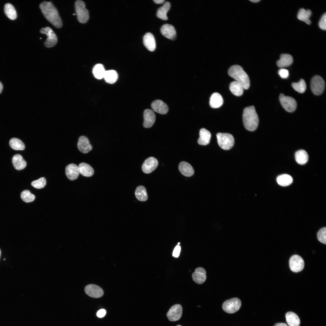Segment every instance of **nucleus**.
<instances>
[{
    "label": "nucleus",
    "mask_w": 326,
    "mask_h": 326,
    "mask_svg": "<svg viewBox=\"0 0 326 326\" xmlns=\"http://www.w3.org/2000/svg\"><path fill=\"white\" fill-rule=\"evenodd\" d=\"M40 8L45 18L57 28H60L62 23L57 9L51 2L44 1L40 5Z\"/></svg>",
    "instance_id": "1"
},
{
    "label": "nucleus",
    "mask_w": 326,
    "mask_h": 326,
    "mask_svg": "<svg viewBox=\"0 0 326 326\" xmlns=\"http://www.w3.org/2000/svg\"><path fill=\"white\" fill-rule=\"evenodd\" d=\"M244 126L246 129L253 131L257 128L259 123V118L254 106L245 108L242 115Z\"/></svg>",
    "instance_id": "2"
},
{
    "label": "nucleus",
    "mask_w": 326,
    "mask_h": 326,
    "mask_svg": "<svg viewBox=\"0 0 326 326\" xmlns=\"http://www.w3.org/2000/svg\"><path fill=\"white\" fill-rule=\"evenodd\" d=\"M229 75L240 84L244 89L247 90L250 86L249 77L242 68L238 65L231 66L228 71Z\"/></svg>",
    "instance_id": "3"
},
{
    "label": "nucleus",
    "mask_w": 326,
    "mask_h": 326,
    "mask_svg": "<svg viewBox=\"0 0 326 326\" xmlns=\"http://www.w3.org/2000/svg\"><path fill=\"white\" fill-rule=\"evenodd\" d=\"M219 146L225 150L230 149L234 144V139L231 134L228 133H219L216 134Z\"/></svg>",
    "instance_id": "4"
},
{
    "label": "nucleus",
    "mask_w": 326,
    "mask_h": 326,
    "mask_svg": "<svg viewBox=\"0 0 326 326\" xmlns=\"http://www.w3.org/2000/svg\"><path fill=\"white\" fill-rule=\"evenodd\" d=\"M75 7L79 22L83 24L87 22L89 18V12L85 8V2L82 0H77L75 3Z\"/></svg>",
    "instance_id": "5"
},
{
    "label": "nucleus",
    "mask_w": 326,
    "mask_h": 326,
    "mask_svg": "<svg viewBox=\"0 0 326 326\" xmlns=\"http://www.w3.org/2000/svg\"><path fill=\"white\" fill-rule=\"evenodd\" d=\"M325 86V82L320 76L315 75L312 78L310 87L312 92L315 95H319L321 94L324 91Z\"/></svg>",
    "instance_id": "6"
},
{
    "label": "nucleus",
    "mask_w": 326,
    "mask_h": 326,
    "mask_svg": "<svg viewBox=\"0 0 326 326\" xmlns=\"http://www.w3.org/2000/svg\"><path fill=\"white\" fill-rule=\"evenodd\" d=\"M241 306V302L240 299L237 298H234L228 299L225 301L222 305V307L223 310L229 313H233L240 308Z\"/></svg>",
    "instance_id": "7"
},
{
    "label": "nucleus",
    "mask_w": 326,
    "mask_h": 326,
    "mask_svg": "<svg viewBox=\"0 0 326 326\" xmlns=\"http://www.w3.org/2000/svg\"><path fill=\"white\" fill-rule=\"evenodd\" d=\"M279 100L283 107L287 111L293 112L296 109L297 103L295 100L292 97L281 94L280 95Z\"/></svg>",
    "instance_id": "8"
},
{
    "label": "nucleus",
    "mask_w": 326,
    "mask_h": 326,
    "mask_svg": "<svg viewBox=\"0 0 326 326\" xmlns=\"http://www.w3.org/2000/svg\"><path fill=\"white\" fill-rule=\"evenodd\" d=\"M41 33L46 35L47 38L44 43L45 46L50 48L54 46L57 42V36L52 29L49 27H43L40 30Z\"/></svg>",
    "instance_id": "9"
},
{
    "label": "nucleus",
    "mask_w": 326,
    "mask_h": 326,
    "mask_svg": "<svg viewBox=\"0 0 326 326\" xmlns=\"http://www.w3.org/2000/svg\"><path fill=\"white\" fill-rule=\"evenodd\" d=\"M304 262L300 256L295 254L290 258L289 266L290 270L294 272H298L302 271L304 267Z\"/></svg>",
    "instance_id": "10"
},
{
    "label": "nucleus",
    "mask_w": 326,
    "mask_h": 326,
    "mask_svg": "<svg viewBox=\"0 0 326 326\" xmlns=\"http://www.w3.org/2000/svg\"><path fill=\"white\" fill-rule=\"evenodd\" d=\"M182 308L179 304L172 306L167 314V316L171 321H176L181 317L182 313Z\"/></svg>",
    "instance_id": "11"
},
{
    "label": "nucleus",
    "mask_w": 326,
    "mask_h": 326,
    "mask_svg": "<svg viewBox=\"0 0 326 326\" xmlns=\"http://www.w3.org/2000/svg\"><path fill=\"white\" fill-rule=\"evenodd\" d=\"M85 293L89 296L94 298H99L104 294L103 289L98 286L93 284L87 285L85 288Z\"/></svg>",
    "instance_id": "12"
},
{
    "label": "nucleus",
    "mask_w": 326,
    "mask_h": 326,
    "mask_svg": "<svg viewBox=\"0 0 326 326\" xmlns=\"http://www.w3.org/2000/svg\"><path fill=\"white\" fill-rule=\"evenodd\" d=\"M158 165L157 160L154 157H150L146 159L142 166L143 171L146 174H149L154 171L157 167Z\"/></svg>",
    "instance_id": "13"
},
{
    "label": "nucleus",
    "mask_w": 326,
    "mask_h": 326,
    "mask_svg": "<svg viewBox=\"0 0 326 326\" xmlns=\"http://www.w3.org/2000/svg\"><path fill=\"white\" fill-rule=\"evenodd\" d=\"M144 122L143 126L145 128H149L154 124L156 118L154 112L150 109H146L143 113Z\"/></svg>",
    "instance_id": "14"
},
{
    "label": "nucleus",
    "mask_w": 326,
    "mask_h": 326,
    "mask_svg": "<svg viewBox=\"0 0 326 326\" xmlns=\"http://www.w3.org/2000/svg\"><path fill=\"white\" fill-rule=\"evenodd\" d=\"M77 147L79 150L83 153H87L92 149L88 138L85 136H81L78 139Z\"/></svg>",
    "instance_id": "15"
},
{
    "label": "nucleus",
    "mask_w": 326,
    "mask_h": 326,
    "mask_svg": "<svg viewBox=\"0 0 326 326\" xmlns=\"http://www.w3.org/2000/svg\"><path fill=\"white\" fill-rule=\"evenodd\" d=\"M161 32L165 37L169 39L174 40L176 37V31L174 27L169 24H165L161 27Z\"/></svg>",
    "instance_id": "16"
},
{
    "label": "nucleus",
    "mask_w": 326,
    "mask_h": 326,
    "mask_svg": "<svg viewBox=\"0 0 326 326\" xmlns=\"http://www.w3.org/2000/svg\"><path fill=\"white\" fill-rule=\"evenodd\" d=\"M65 173L67 177L70 180L76 179L80 174L78 166L74 164H70L66 168Z\"/></svg>",
    "instance_id": "17"
},
{
    "label": "nucleus",
    "mask_w": 326,
    "mask_h": 326,
    "mask_svg": "<svg viewBox=\"0 0 326 326\" xmlns=\"http://www.w3.org/2000/svg\"><path fill=\"white\" fill-rule=\"evenodd\" d=\"M151 107L154 111L161 114H165L168 110L167 104L160 100L154 101L151 104Z\"/></svg>",
    "instance_id": "18"
},
{
    "label": "nucleus",
    "mask_w": 326,
    "mask_h": 326,
    "mask_svg": "<svg viewBox=\"0 0 326 326\" xmlns=\"http://www.w3.org/2000/svg\"><path fill=\"white\" fill-rule=\"evenodd\" d=\"M143 43L146 48L151 51H154L156 47L155 40L153 35L151 33L145 34L143 37Z\"/></svg>",
    "instance_id": "19"
},
{
    "label": "nucleus",
    "mask_w": 326,
    "mask_h": 326,
    "mask_svg": "<svg viewBox=\"0 0 326 326\" xmlns=\"http://www.w3.org/2000/svg\"><path fill=\"white\" fill-rule=\"evenodd\" d=\"M206 272L205 269L201 267L197 268L195 272L192 275L193 281L198 284L203 283L206 280Z\"/></svg>",
    "instance_id": "20"
},
{
    "label": "nucleus",
    "mask_w": 326,
    "mask_h": 326,
    "mask_svg": "<svg viewBox=\"0 0 326 326\" xmlns=\"http://www.w3.org/2000/svg\"><path fill=\"white\" fill-rule=\"evenodd\" d=\"M178 168L181 173L184 176L190 177L194 173V170L192 166L186 162H180Z\"/></svg>",
    "instance_id": "21"
},
{
    "label": "nucleus",
    "mask_w": 326,
    "mask_h": 326,
    "mask_svg": "<svg viewBox=\"0 0 326 326\" xmlns=\"http://www.w3.org/2000/svg\"><path fill=\"white\" fill-rule=\"evenodd\" d=\"M200 137L198 140V143L201 145H206L209 143L211 134L206 129H201L199 133Z\"/></svg>",
    "instance_id": "22"
},
{
    "label": "nucleus",
    "mask_w": 326,
    "mask_h": 326,
    "mask_svg": "<svg viewBox=\"0 0 326 326\" xmlns=\"http://www.w3.org/2000/svg\"><path fill=\"white\" fill-rule=\"evenodd\" d=\"M12 162L14 167L17 170H21L26 167L27 163L22 156L18 154L14 155L12 158Z\"/></svg>",
    "instance_id": "23"
},
{
    "label": "nucleus",
    "mask_w": 326,
    "mask_h": 326,
    "mask_svg": "<svg viewBox=\"0 0 326 326\" xmlns=\"http://www.w3.org/2000/svg\"><path fill=\"white\" fill-rule=\"evenodd\" d=\"M223 100L222 96L219 93H213L210 98L209 105L213 108H218L222 104Z\"/></svg>",
    "instance_id": "24"
},
{
    "label": "nucleus",
    "mask_w": 326,
    "mask_h": 326,
    "mask_svg": "<svg viewBox=\"0 0 326 326\" xmlns=\"http://www.w3.org/2000/svg\"><path fill=\"white\" fill-rule=\"evenodd\" d=\"M293 61V58L291 55L283 54L281 55L280 59L277 61L276 64L279 67L283 68L289 66Z\"/></svg>",
    "instance_id": "25"
},
{
    "label": "nucleus",
    "mask_w": 326,
    "mask_h": 326,
    "mask_svg": "<svg viewBox=\"0 0 326 326\" xmlns=\"http://www.w3.org/2000/svg\"><path fill=\"white\" fill-rule=\"evenodd\" d=\"M286 322L289 326H299L300 321L298 316L295 313L289 312L286 314Z\"/></svg>",
    "instance_id": "26"
},
{
    "label": "nucleus",
    "mask_w": 326,
    "mask_h": 326,
    "mask_svg": "<svg viewBox=\"0 0 326 326\" xmlns=\"http://www.w3.org/2000/svg\"><path fill=\"white\" fill-rule=\"evenodd\" d=\"M80 173L87 177L92 176L94 173V170L89 164L84 162L80 163L78 166Z\"/></svg>",
    "instance_id": "27"
},
{
    "label": "nucleus",
    "mask_w": 326,
    "mask_h": 326,
    "mask_svg": "<svg viewBox=\"0 0 326 326\" xmlns=\"http://www.w3.org/2000/svg\"><path fill=\"white\" fill-rule=\"evenodd\" d=\"M311 11L309 9L306 10L303 8H301L299 11L297 16V18L299 20L305 22L308 24H310L311 21L309 18L311 15Z\"/></svg>",
    "instance_id": "28"
},
{
    "label": "nucleus",
    "mask_w": 326,
    "mask_h": 326,
    "mask_svg": "<svg viewBox=\"0 0 326 326\" xmlns=\"http://www.w3.org/2000/svg\"><path fill=\"white\" fill-rule=\"evenodd\" d=\"M170 3L168 2H166L162 6L158 9L157 13V17L164 20H167L168 18L167 14L170 10Z\"/></svg>",
    "instance_id": "29"
},
{
    "label": "nucleus",
    "mask_w": 326,
    "mask_h": 326,
    "mask_svg": "<svg viewBox=\"0 0 326 326\" xmlns=\"http://www.w3.org/2000/svg\"><path fill=\"white\" fill-rule=\"evenodd\" d=\"M229 89L234 95L240 96L243 94L244 89L240 84L236 81H234L230 84Z\"/></svg>",
    "instance_id": "30"
},
{
    "label": "nucleus",
    "mask_w": 326,
    "mask_h": 326,
    "mask_svg": "<svg viewBox=\"0 0 326 326\" xmlns=\"http://www.w3.org/2000/svg\"><path fill=\"white\" fill-rule=\"evenodd\" d=\"M295 158L296 162L300 165H304L308 161V156L307 152L304 150H300L295 154Z\"/></svg>",
    "instance_id": "31"
},
{
    "label": "nucleus",
    "mask_w": 326,
    "mask_h": 326,
    "mask_svg": "<svg viewBox=\"0 0 326 326\" xmlns=\"http://www.w3.org/2000/svg\"><path fill=\"white\" fill-rule=\"evenodd\" d=\"M276 181L280 185L286 186L292 183L293 179L291 176L288 174H283L278 176L276 178Z\"/></svg>",
    "instance_id": "32"
},
{
    "label": "nucleus",
    "mask_w": 326,
    "mask_h": 326,
    "mask_svg": "<svg viewBox=\"0 0 326 326\" xmlns=\"http://www.w3.org/2000/svg\"><path fill=\"white\" fill-rule=\"evenodd\" d=\"M4 12L6 16L10 19L14 20L17 17L16 11L14 7L11 4L7 3L4 6Z\"/></svg>",
    "instance_id": "33"
},
{
    "label": "nucleus",
    "mask_w": 326,
    "mask_h": 326,
    "mask_svg": "<svg viewBox=\"0 0 326 326\" xmlns=\"http://www.w3.org/2000/svg\"><path fill=\"white\" fill-rule=\"evenodd\" d=\"M118 77L117 72L112 70L106 71L104 77L106 82L110 84L114 83L117 81Z\"/></svg>",
    "instance_id": "34"
},
{
    "label": "nucleus",
    "mask_w": 326,
    "mask_h": 326,
    "mask_svg": "<svg viewBox=\"0 0 326 326\" xmlns=\"http://www.w3.org/2000/svg\"><path fill=\"white\" fill-rule=\"evenodd\" d=\"M92 71L95 78L100 79L104 78L106 71L102 64H97L94 66Z\"/></svg>",
    "instance_id": "35"
},
{
    "label": "nucleus",
    "mask_w": 326,
    "mask_h": 326,
    "mask_svg": "<svg viewBox=\"0 0 326 326\" xmlns=\"http://www.w3.org/2000/svg\"><path fill=\"white\" fill-rule=\"evenodd\" d=\"M135 194L136 198L140 201H145L148 199L146 190L143 186H139L136 188Z\"/></svg>",
    "instance_id": "36"
},
{
    "label": "nucleus",
    "mask_w": 326,
    "mask_h": 326,
    "mask_svg": "<svg viewBox=\"0 0 326 326\" xmlns=\"http://www.w3.org/2000/svg\"><path fill=\"white\" fill-rule=\"evenodd\" d=\"M9 145L13 149L16 150H23L25 146L22 141L16 138L11 139L9 141Z\"/></svg>",
    "instance_id": "37"
},
{
    "label": "nucleus",
    "mask_w": 326,
    "mask_h": 326,
    "mask_svg": "<svg viewBox=\"0 0 326 326\" xmlns=\"http://www.w3.org/2000/svg\"><path fill=\"white\" fill-rule=\"evenodd\" d=\"M292 86L296 91L300 93H304L306 89V83L302 79L297 82L292 83Z\"/></svg>",
    "instance_id": "38"
},
{
    "label": "nucleus",
    "mask_w": 326,
    "mask_h": 326,
    "mask_svg": "<svg viewBox=\"0 0 326 326\" xmlns=\"http://www.w3.org/2000/svg\"><path fill=\"white\" fill-rule=\"evenodd\" d=\"M21 196L22 200L26 203H29L34 201L35 198V196L28 190H25L22 191Z\"/></svg>",
    "instance_id": "39"
},
{
    "label": "nucleus",
    "mask_w": 326,
    "mask_h": 326,
    "mask_svg": "<svg viewBox=\"0 0 326 326\" xmlns=\"http://www.w3.org/2000/svg\"><path fill=\"white\" fill-rule=\"evenodd\" d=\"M46 184V180L44 177H41L37 180L33 181L31 183L34 187L39 189L43 188Z\"/></svg>",
    "instance_id": "40"
},
{
    "label": "nucleus",
    "mask_w": 326,
    "mask_h": 326,
    "mask_svg": "<svg viewBox=\"0 0 326 326\" xmlns=\"http://www.w3.org/2000/svg\"><path fill=\"white\" fill-rule=\"evenodd\" d=\"M326 227L323 228L319 231L317 235L319 241L324 244H326Z\"/></svg>",
    "instance_id": "41"
},
{
    "label": "nucleus",
    "mask_w": 326,
    "mask_h": 326,
    "mask_svg": "<svg viewBox=\"0 0 326 326\" xmlns=\"http://www.w3.org/2000/svg\"><path fill=\"white\" fill-rule=\"evenodd\" d=\"M318 25L319 27L323 30L326 29V14L325 13L321 17L319 21Z\"/></svg>",
    "instance_id": "42"
},
{
    "label": "nucleus",
    "mask_w": 326,
    "mask_h": 326,
    "mask_svg": "<svg viewBox=\"0 0 326 326\" xmlns=\"http://www.w3.org/2000/svg\"><path fill=\"white\" fill-rule=\"evenodd\" d=\"M278 73L280 77L283 78H286L289 75L288 71L282 68L279 69Z\"/></svg>",
    "instance_id": "43"
},
{
    "label": "nucleus",
    "mask_w": 326,
    "mask_h": 326,
    "mask_svg": "<svg viewBox=\"0 0 326 326\" xmlns=\"http://www.w3.org/2000/svg\"><path fill=\"white\" fill-rule=\"evenodd\" d=\"M181 250V247L179 245H177L174 248L172 254L173 257H179Z\"/></svg>",
    "instance_id": "44"
},
{
    "label": "nucleus",
    "mask_w": 326,
    "mask_h": 326,
    "mask_svg": "<svg viewBox=\"0 0 326 326\" xmlns=\"http://www.w3.org/2000/svg\"><path fill=\"white\" fill-rule=\"evenodd\" d=\"M106 314V310L103 309L99 310L97 313V316L100 318L104 317Z\"/></svg>",
    "instance_id": "45"
},
{
    "label": "nucleus",
    "mask_w": 326,
    "mask_h": 326,
    "mask_svg": "<svg viewBox=\"0 0 326 326\" xmlns=\"http://www.w3.org/2000/svg\"><path fill=\"white\" fill-rule=\"evenodd\" d=\"M154 2L157 4H161L163 3L164 2V0H154Z\"/></svg>",
    "instance_id": "46"
},
{
    "label": "nucleus",
    "mask_w": 326,
    "mask_h": 326,
    "mask_svg": "<svg viewBox=\"0 0 326 326\" xmlns=\"http://www.w3.org/2000/svg\"><path fill=\"white\" fill-rule=\"evenodd\" d=\"M274 326H288L285 323H277L275 324Z\"/></svg>",
    "instance_id": "47"
},
{
    "label": "nucleus",
    "mask_w": 326,
    "mask_h": 326,
    "mask_svg": "<svg viewBox=\"0 0 326 326\" xmlns=\"http://www.w3.org/2000/svg\"><path fill=\"white\" fill-rule=\"evenodd\" d=\"M3 85L2 83L0 82V94L2 92L3 89Z\"/></svg>",
    "instance_id": "48"
},
{
    "label": "nucleus",
    "mask_w": 326,
    "mask_h": 326,
    "mask_svg": "<svg viewBox=\"0 0 326 326\" xmlns=\"http://www.w3.org/2000/svg\"><path fill=\"white\" fill-rule=\"evenodd\" d=\"M250 1H251L252 2H259V1H260V0H250Z\"/></svg>",
    "instance_id": "49"
},
{
    "label": "nucleus",
    "mask_w": 326,
    "mask_h": 326,
    "mask_svg": "<svg viewBox=\"0 0 326 326\" xmlns=\"http://www.w3.org/2000/svg\"><path fill=\"white\" fill-rule=\"evenodd\" d=\"M1 250L0 249V257L1 254Z\"/></svg>",
    "instance_id": "50"
},
{
    "label": "nucleus",
    "mask_w": 326,
    "mask_h": 326,
    "mask_svg": "<svg viewBox=\"0 0 326 326\" xmlns=\"http://www.w3.org/2000/svg\"><path fill=\"white\" fill-rule=\"evenodd\" d=\"M180 242H178V244H177V245H180Z\"/></svg>",
    "instance_id": "51"
},
{
    "label": "nucleus",
    "mask_w": 326,
    "mask_h": 326,
    "mask_svg": "<svg viewBox=\"0 0 326 326\" xmlns=\"http://www.w3.org/2000/svg\"><path fill=\"white\" fill-rule=\"evenodd\" d=\"M176 326H181V325H177Z\"/></svg>",
    "instance_id": "52"
},
{
    "label": "nucleus",
    "mask_w": 326,
    "mask_h": 326,
    "mask_svg": "<svg viewBox=\"0 0 326 326\" xmlns=\"http://www.w3.org/2000/svg\"><path fill=\"white\" fill-rule=\"evenodd\" d=\"M73 15H75V14H73Z\"/></svg>",
    "instance_id": "53"
}]
</instances>
